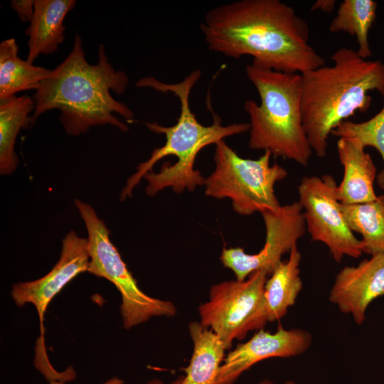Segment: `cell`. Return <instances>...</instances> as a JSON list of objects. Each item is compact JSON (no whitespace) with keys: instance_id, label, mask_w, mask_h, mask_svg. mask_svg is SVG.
Returning <instances> with one entry per match:
<instances>
[{"instance_id":"cell-1","label":"cell","mask_w":384,"mask_h":384,"mask_svg":"<svg viewBox=\"0 0 384 384\" xmlns=\"http://www.w3.org/2000/svg\"><path fill=\"white\" fill-rule=\"evenodd\" d=\"M208 48L278 72L302 74L326 65L309 43L306 21L279 0H239L216 6L200 24Z\"/></svg>"},{"instance_id":"cell-2","label":"cell","mask_w":384,"mask_h":384,"mask_svg":"<svg viewBox=\"0 0 384 384\" xmlns=\"http://www.w3.org/2000/svg\"><path fill=\"white\" fill-rule=\"evenodd\" d=\"M128 83L127 75L115 70L108 62L103 45H99L97 63L90 64L85 59L82 39L76 33L69 55L36 90L31 124L46 111L58 109L68 135L79 136L91 127L107 124L127 132L128 127L113 113L129 122L134 114L125 104L116 100L111 91L122 95Z\"/></svg>"},{"instance_id":"cell-3","label":"cell","mask_w":384,"mask_h":384,"mask_svg":"<svg viewBox=\"0 0 384 384\" xmlns=\"http://www.w3.org/2000/svg\"><path fill=\"white\" fill-rule=\"evenodd\" d=\"M201 75V70H195L177 83H166L152 76L142 78L137 82L139 87L171 92L177 97L180 114L176 123L170 127L155 122L145 123L151 132L164 134L166 143L155 148L149 158L137 166V171L127 179L122 190L121 201L132 196L134 188L142 178L148 182L145 192L149 196L169 187L178 193L185 189L193 191L196 186L206 183V178L194 169L195 159L200 151L210 144H216L225 137L250 130V124L247 122L224 126L221 118L214 114L213 123L209 126L203 125L197 120L190 108L189 97Z\"/></svg>"},{"instance_id":"cell-4","label":"cell","mask_w":384,"mask_h":384,"mask_svg":"<svg viewBox=\"0 0 384 384\" xmlns=\"http://www.w3.org/2000/svg\"><path fill=\"white\" fill-rule=\"evenodd\" d=\"M333 65L302 74L301 112L305 133L316 156L326 154L331 132L356 112L370 107L371 91L384 96V63L362 58L356 50L340 48Z\"/></svg>"},{"instance_id":"cell-5","label":"cell","mask_w":384,"mask_h":384,"mask_svg":"<svg viewBox=\"0 0 384 384\" xmlns=\"http://www.w3.org/2000/svg\"><path fill=\"white\" fill-rule=\"evenodd\" d=\"M245 72L260 98V104L253 100L244 104L250 118L249 147L307 166L313 151L302 122V74L252 64L246 66Z\"/></svg>"},{"instance_id":"cell-6","label":"cell","mask_w":384,"mask_h":384,"mask_svg":"<svg viewBox=\"0 0 384 384\" xmlns=\"http://www.w3.org/2000/svg\"><path fill=\"white\" fill-rule=\"evenodd\" d=\"M272 154L265 151L257 159L240 157L223 140L215 144V169L206 178L205 194L212 198H230L238 214L276 210L279 204L274 185L285 178L287 171L270 165Z\"/></svg>"},{"instance_id":"cell-7","label":"cell","mask_w":384,"mask_h":384,"mask_svg":"<svg viewBox=\"0 0 384 384\" xmlns=\"http://www.w3.org/2000/svg\"><path fill=\"white\" fill-rule=\"evenodd\" d=\"M75 205L87 232V272L109 280L119 292L123 327L129 330L154 316H174L177 311L173 302L151 297L138 287L95 210L79 199H75Z\"/></svg>"},{"instance_id":"cell-8","label":"cell","mask_w":384,"mask_h":384,"mask_svg":"<svg viewBox=\"0 0 384 384\" xmlns=\"http://www.w3.org/2000/svg\"><path fill=\"white\" fill-rule=\"evenodd\" d=\"M337 183L329 174L302 178L298 186L306 230L312 241L324 244L333 259L358 258L363 253L361 240L348 227L336 194Z\"/></svg>"},{"instance_id":"cell-9","label":"cell","mask_w":384,"mask_h":384,"mask_svg":"<svg viewBox=\"0 0 384 384\" xmlns=\"http://www.w3.org/2000/svg\"><path fill=\"white\" fill-rule=\"evenodd\" d=\"M268 275L259 270L242 281L215 284L210 289L208 300L199 306L200 322L220 338L226 349L235 340H242L253 331Z\"/></svg>"},{"instance_id":"cell-10","label":"cell","mask_w":384,"mask_h":384,"mask_svg":"<svg viewBox=\"0 0 384 384\" xmlns=\"http://www.w3.org/2000/svg\"><path fill=\"white\" fill-rule=\"evenodd\" d=\"M87 239L80 237L74 230L69 231L62 241L60 256L52 270L43 277L30 282L14 284L11 297L16 305L23 307L32 304L36 309L41 336L37 342L34 365L43 375H48L55 371L50 364L44 343V315L52 299L63 288L78 274L87 272L89 265Z\"/></svg>"},{"instance_id":"cell-11","label":"cell","mask_w":384,"mask_h":384,"mask_svg":"<svg viewBox=\"0 0 384 384\" xmlns=\"http://www.w3.org/2000/svg\"><path fill=\"white\" fill-rule=\"evenodd\" d=\"M265 227V241L255 254H247L242 247L223 248L220 260L231 270L236 279L242 281L254 272L263 270L270 274L304 235L306 225L299 201L281 206L276 210L262 213Z\"/></svg>"},{"instance_id":"cell-12","label":"cell","mask_w":384,"mask_h":384,"mask_svg":"<svg viewBox=\"0 0 384 384\" xmlns=\"http://www.w3.org/2000/svg\"><path fill=\"white\" fill-rule=\"evenodd\" d=\"M311 334L303 329L275 332L258 330L247 341L230 351L221 364L216 384H234L240 376L256 363L272 358H292L304 353L311 346Z\"/></svg>"},{"instance_id":"cell-13","label":"cell","mask_w":384,"mask_h":384,"mask_svg":"<svg viewBox=\"0 0 384 384\" xmlns=\"http://www.w3.org/2000/svg\"><path fill=\"white\" fill-rule=\"evenodd\" d=\"M384 296V252L370 255L336 275L329 300L358 325L364 323L369 305Z\"/></svg>"},{"instance_id":"cell-14","label":"cell","mask_w":384,"mask_h":384,"mask_svg":"<svg viewBox=\"0 0 384 384\" xmlns=\"http://www.w3.org/2000/svg\"><path fill=\"white\" fill-rule=\"evenodd\" d=\"M337 152L343 167L342 181L336 190L339 203L353 205L375 200L376 167L362 144L355 138H339Z\"/></svg>"},{"instance_id":"cell-15","label":"cell","mask_w":384,"mask_h":384,"mask_svg":"<svg viewBox=\"0 0 384 384\" xmlns=\"http://www.w3.org/2000/svg\"><path fill=\"white\" fill-rule=\"evenodd\" d=\"M302 254L293 246L289 258L282 260L267 279L263 300L253 323V331L263 329L268 322L282 319L292 306L302 289L299 265Z\"/></svg>"},{"instance_id":"cell-16","label":"cell","mask_w":384,"mask_h":384,"mask_svg":"<svg viewBox=\"0 0 384 384\" xmlns=\"http://www.w3.org/2000/svg\"><path fill=\"white\" fill-rule=\"evenodd\" d=\"M75 0H35L30 26L25 31L29 37L27 60L31 63L40 54L55 52L65 39L63 21L75 6Z\"/></svg>"},{"instance_id":"cell-17","label":"cell","mask_w":384,"mask_h":384,"mask_svg":"<svg viewBox=\"0 0 384 384\" xmlns=\"http://www.w3.org/2000/svg\"><path fill=\"white\" fill-rule=\"evenodd\" d=\"M188 331L193 349L180 384H216L226 347L220 338L200 321H192Z\"/></svg>"},{"instance_id":"cell-18","label":"cell","mask_w":384,"mask_h":384,"mask_svg":"<svg viewBox=\"0 0 384 384\" xmlns=\"http://www.w3.org/2000/svg\"><path fill=\"white\" fill-rule=\"evenodd\" d=\"M35 110L33 98L13 95L0 99V174L9 175L17 168L15 143L18 132L31 124L29 114Z\"/></svg>"},{"instance_id":"cell-19","label":"cell","mask_w":384,"mask_h":384,"mask_svg":"<svg viewBox=\"0 0 384 384\" xmlns=\"http://www.w3.org/2000/svg\"><path fill=\"white\" fill-rule=\"evenodd\" d=\"M18 51L13 38L0 43V99L16 95L21 91L36 90L52 73L50 70L22 60Z\"/></svg>"},{"instance_id":"cell-20","label":"cell","mask_w":384,"mask_h":384,"mask_svg":"<svg viewBox=\"0 0 384 384\" xmlns=\"http://www.w3.org/2000/svg\"><path fill=\"white\" fill-rule=\"evenodd\" d=\"M341 209L350 229L361 235L363 252H384V195L368 203L341 204Z\"/></svg>"},{"instance_id":"cell-21","label":"cell","mask_w":384,"mask_h":384,"mask_svg":"<svg viewBox=\"0 0 384 384\" xmlns=\"http://www.w3.org/2000/svg\"><path fill=\"white\" fill-rule=\"evenodd\" d=\"M377 3L373 0H344L329 25L331 32H345L355 36L360 57L368 59L372 52L368 41L369 31L376 18Z\"/></svg>"},{"instance_id":"cell-22","label":"cell","mask_w":384,"mask_h":384,"mask_svg":"<svg viewBox=\"0 0 384 384\" xmlns=\"http://www.w3.org/2000/svg\"><path fill=\"white\" fill-rule=\"evenodd\" d=\"M331 134L339 138H355L364 148H375L384 162V106L367 121L342 122L331 132ZM377 183L380 188L384 189V169L378 174Z\"/></svg>"},{"instance_id":"cell-23","label":"cell","mask_w":384,"mask_h":384,"mask_svg":"<svg viewBox=\"0 0 384 384\" xmlns=\"http://www.w3.org/2000/svg\"><path fill=\"white\" fill-rule=\"evenodd\" d=\"M12 8L23 22H31L34 12V1L13 0L11 3Z\"/></svg>"},{"instance_id":"cell-24","label":"cell","mask_w":384,"mask_h":384,"mask_svg":"<svg viewBox=\"0 0 384 384\" xmlns=\"http://www.w3.org/2000/svg\"><path fill=\"white\" fill-rule=\"evenodd\" d=\"M335 4V0H318L312 5L311 10L331 12L334 9Z\"/></svg>"},{"instance_id":"cell-25","label":"cell","mask_w":384,"mask_h":384,"mask_svg":"<svg viewBox=\"0 0 384 384\" xmlns=\"http://www.w3.org/2000/svg\"><path fill=\"white\" fill-rule=\"evenodd\" d=\"M46 384H65V382L60 380H50ZM101 384H124V380L118 377H112Z\"/></svg>"},{"instance_id":"cell-26","label":"cell","mask_w":384,"mask_h":384,"mask_svg":"<svg viewBox=\"0 0 384 384\" xmlns=\"http://www.w3.org/2000/svg\"><path fill=\"white\" fill-rule=\"evenodd\" d=\"M181 378L182 376H180L170 383H165L161 379L155 378L146 381V383H141L137 384H180Z\"/></svg>"},{"instance_id":"cell-27","label":"cell","mask_w":384,"mask_h":384,"mask_svg":"<svg viewBox=\"0 0 384 384\" xmlns=\"http://www.w3.org/2000/svg\"><path fill=\"white\" fill-rule=\"evenodd\" d=\"M255 384H277V383H275L274 382H273L272 380L270 379H263ZM282 384H298V383L294 380H289L285 381Z\"/></svg>"}]
</instances>
